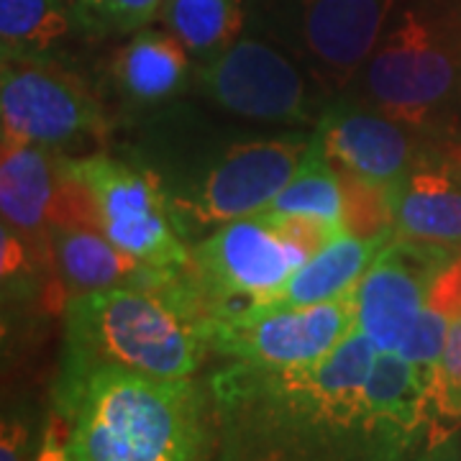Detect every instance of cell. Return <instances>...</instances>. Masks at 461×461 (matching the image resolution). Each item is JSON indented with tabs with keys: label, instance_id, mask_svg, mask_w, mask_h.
<instances>
[{
	"label": "cell",
	"instance_id": "obj_1",
	"mask_svg": "<svg viewBox=\"0 0 461 461\" xmlns=\"http://www.w3.org/2000/svg\"><path fill=\"white\" fill-rule=\"evenodd\" d=\"M379 348L359 326L329 357L303 366L236 362L213 382L218 461H408L420 433L372 415L364 400Z\"/></svg>",
	"mask_w": 461,
	"mask_h": 461
},
{
	"label": "cell",
	"instance_id": "obj_2",
	"mask_svg": "<svg viewBox=\"0 0 461 461\" xmlns=\"http://www.w3.org/2000/svg\"><path fill=\"white\" fill-rule=\"evenodd\" d=\"M211 351V318L185 267L67 303L62 377L115 366L159 379H190Z\"/></svg>",
	"mask_w": 461,
	"mask_h": 461
},
{
	"label": "cell",
	"instance_id": "obj_3",
	"mask_svg": "<svg viewBox=\"0 0 461 461\" xmlns=\"http://www.w3.org/2000/svg\"><path fill=\"white\" fill-rule=\"evenodd\" d=\"M67 441L80 461H200L203 397L190 379L115 366L59 379Z\"/></svg>",
	"mask_w": 461,
	"mask_h": 461
},
{
	"label": "cell",
	"instance_id": "obj_4",
	"mask_svg": "<svg viewBox=\"0 0 461 461\" xmlns=\"http://www.w3.org/2000/svg\"><path fill=\"white\" fill-rule=\"evenodd\" d=\"M59 205L72 211L54 221H80L103 230L115 247L149 269L175 272L190 259L177 221L180 211L165 198L157 180L111 157L67 162Z\"/></svg>",
	"mask_w": 461,
	"mask_h": 461
},
{
	"label": "cell",
	"instance_id": "obj_5",
	"mask_svg": "<svg viewBox=\"0 0 461 461\" xmlns=\"http://www.w3.org/2000/svg\"><path fill=\"white\" fill-rule=\"evenodd\" d=\"M305 259L308 254L259 213L221 223L190 249L185 275L213 323L269 303Z\"/></svg>",
	"mask_w": 461,
	"mask_h": 461
},
{
	"label": "cell",
	"instance_id": "obj_6",
	"mask_svg": "<svg viewBox=\"0 0 461 461\" xmlns=\"http://www.w3.org/2000/svg\"><path fill=\"white\" fill-rule=\"evenodd\" d=\"M357 290V287H354ZM300 308H249L215 318L211 348L254 366H303L329 357L357 329V293Z\"/></svg>",
	"mask_w": 461,
	"mask_h": 461
},
{
	"label": "cell",
	"instance_id": "obj_7",
	"mask_svg": "<svg viewBox=\"0 0 461 461\" xmlns=\"http://www.w3.org/2000/svg\"><path fill=\"white\" fill-rule=\"evenodd\" d=\"M3 133L59 149L105 131L98 100L69 69L50 57H3Z\"/></svg>",
	"mask_w": 461,
	"mask_h": 461
},
{
	"label": "cell",
	"instance_id": "obj_8",
	"mask_svg": "<svg viewBox=\"0 0 461 461\" xmlns=\"http://www.w3.org/2000/svg\"><path fill=\"white\" fill-rule=\"evenodd\" d=\"M364 72L369 98L400 123H423L456 85V59L418 14H405L372 51Z\"/></svg>",
	"mask_w": 461,
	"mask_h": 461
},
{
	"label": "cell",
	"instance_id": "obj_9",
	"mask_svg": "<svg viewBox=\"0 0 461 461\" xmlns=\"http://www.w3.org/2000/svg\"><path fill=\"white\" fill-rule=\"evenodd\" d=\"M461 254L395 236L357 285V326L379 351H397L411 336L438 277Z\"/></svg>",
	"mask_w": 461,
	"mask_h": 461
},
{
	"label": "cell",
	"instance_id": "obj_10",
	"mask_svg": "<svg viewBox=\"0 0 461 461\" xmlns=\"http://www.w3.org/2000/svg\"><path fill=\"white\" fill-rule=\"evenodd\" d=\"M311 144L313 139L303 136L236 144L205 175L198 195L177 203L180 215L195 218L200 226H221L264 213L295 177Z\"/></svg>",
	"mask_w": 461,
	"mask_h": 461
},
{
	"label": "cell",
	"instance_id": "obj_11",
	"mask_svg": "<svg viewBox=\"0 0 461 461\" xmlns=\"http://www.w3.org/2000/svg\"><path fill=\"white\" fill-rule=\"evenodd\" d=\"M200 87L226 111L257 121L305 118V85L280 51L262 41H236L203 62Z\"/></svg>",
	"mask_w": 461,
	"mask_h": 461
},
{
	"label": "cell",
	"instance_id": "obj_12",
	"mask_svg": "<svg viewBox=\"0 0 461 461\" xmlns=\"http://www.w3.org/2000/svg\"><path fill=\"white\" fill-rule=\"evenodd\" d=\"M321 141L336 169L384 190L390 198L411 175V141L400 121L369 111H333L321 126Z\"/></svg>",
	"mask_w": 461,
	"mask_h": 461
},
{
	"label": "cell",
	"instance_id": "obj_13",
	"mask_svg": "<svg viewBox=\"0 0 461 461\" xmlns=\"http://www.w3.org/2000/svg\"><path fill=\"white\" fill-rule=\"evenodd\" d=\"M395 0H305L303 36L333 87L369 62Z\"/></svg>",
	"mask_w": 461,
	"mask_h": 461
},
{
	"label": "cell",
	"instance_id": "obj_14",
	"mask_svg": "<svg viewBox=\"0 0 461 461\" xmlns=\"http://www.w3.org/2000/svg\"><path fill=\"white\" fill-rule=\"evenodd\" d=\"M65 187V159L54 149L3 133L0 211L3 223L32 247H47V229Z\"/></svg>",
	"mask_w": 461,
	"mask_h": 461
},
{
	"label": "cell",
	"instance_id": "obj_15",
	"mask_svg": "<svg viewBox=\"0 0 461 461\" xmlns=\"http://www.w3.org/2000/svg\"><path fill=\"white\" fill-rule=\"evenodd\" d=\"M47 249L69 297L139 282L151 272L115 247L103 230L80 221H51Z\"/></svg>",
	"mask_w": 461,
	"mask_h": 461
},
{
	"label": "cell",
	"instance_id": "obj_16",
	"mask_svg": "<svg viewBox=\"0 0 461 461\" xmlns=\"http://www.w3.org/2000/svg\"><path fill=\"white\" fill-rule=\"evenodd\" d=\"M395 236L461 254V169H412L393 193Z\"/></svg>",
	"mask_w": 461,
	"mask_h": 461
},
{
	"label": "cell",
	"instance_id": "obj_17",
	"mask_svg": "<svg viewBox=\"0 0 461 461\" xmlns=\"http://www.w3.org/2000/svg\"><path fill=\"white\" fill-rule=\"evenodd\" d=\"M393 239L395 230L375 236H362L354 230L339 233L333 241L300 264L272 300L259 308H300L348 295L359 285L369 264L375 262V257Z\"/></svg>",
	"mask_w": 461,
	"mask_h": 461
},
{
	"label": "cell",
	"instance_id": "obj_18",
	"mask_svg": "<svg viewBox=\"0 0 461 461\" xmlns=\"http://www.w3.org/2000/svg\"><path fill=\"white\" fill-rule=\"evenodd\" d=\"M187 67V50L172 33L139 29L115 54L113 75L129 98L159 103L180 93Z\"/></svg>",
	"mask_w": 461,
	"mask_h": 461
},
{
	"label": "cell",
	"instance_id": "obj_19",
	"mask_svg": "<svg viewBox=\"0 0 461 461\" xmlns=\"http://www.w3.org/2000/svg\"><path fill=\"white\" fill-rule=\"evenodd\" d=\"M159 18L187 54L203 62L236 44L244 26L241 0H162Z\"/></svg>",
	"mask_w": 461,
	"mask_h": 461
},
{
	"label": "cell",
	"instance_id": "obj_20",
	"mask_svg": "<svg viewBox=\"0 0 461 461\" xmlns=\"http://www.w3.org/2000/svg\"><path fill=\"white\" fill-rule=\"evenodd\" d=\"M264 213L311 215L346 229L344 182L336 172V165L330 162L329 151L321 141V133L315 131L313 144L308 149L295 177L287 182V187Z\"/></svg>",
	"mask_w": 461,
	"mask_h": 461
},
{
	"label": "cell",
	"instance_id": "obj_21",
	"mask_svg": "<svg viewBox=\"0 0 461 461\" xmlns=\"http://www.w3.org/2000/svg\"><path fill=\"white\" fill-rule=\"evenodd\" d=\"M72 18L59 0H0L3 57H47Z\"/></svg>",
	"mask_w": 461,
	"mask_h": 461
},
{
	"label": "cell",
	"instance_id": "obj_22",
	"mask_svg": "<svg viewBox=\"0 0 461 461\" xmlns=\"http://www.w3.org/2000/svg\"><path fill=\"white\" fill-rule=\"evenodd\" d=\"M461 420V308L451 318L444 354L430 393V446L444 441V426Z\"/></svg>",
	"mask_w": 461,
	"mask_h": 461
},
{
	"label": "cell",
	"instance_id": "obj_23",
	"mask_svg": "<svg viewBox=\"0 0 461 461\" xmlns=\"http://www.w3.org/2000/svg\"><path fill=\"white\" fill-rule=\"evenodd\" d=\"M162 0H77L72 16L87 33H136L159 14Z\"/></svg>",
	"mask_w": 461,
	"mask_h": 461
},
{
	"label": "cell",
	"instance_id": "obj_24",
	"mask_svg": "<svg viewBox=\"0 0 461 461\" xmlns=\"http://www.w3.org/2000/svg\"><path fill=\"white\" fill-rule=\"evenodd\" d=\"M0 461H36L29 429L16 420L5 418L0 430Z\"/></svg>",
	"mask_w": 461,
	"mask_h": 461
},
{
	"label": "cell",
	"instance_id": "obj_25",
	"mask_svg": "<svg viewBox=\"0 0 461 461\" xmlns=\"http://www.w3.org/2000/svg\"><path fill=\"white\" fill-rule=\"evenodd\" d=\"M36 461H80L75 456V451L69 448V441H67V423L59 411L51 415L47 429H44L41 446L36 451Z\"/></svg>",
	"mask_w": 461,
	"mask_h": 461
},
{
	"label": "cell",
	"instance_id": "obj_26",
	"mask_svg": "<svg viewBox=\"0 0 461 461\" xmlns=\"http://www.w3.org/2000/svg\"><path fill=\"white\" fill-rule=\"evenodd\" d=\"M415 461H461V451H456L454 446L436 444L429 446V451L420 454Z\"/></svg>",
	"mask_w": 461,
	"mask_h": 461
}]
</instances>
